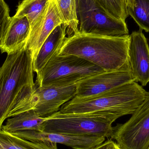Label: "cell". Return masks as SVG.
Returning <instances> with one entry per match:
<instances>
[{"label": "cell", "instance_id": "obj_18", "mask_svg": "<svg viewBox=\"0 0 149 149\" xmlns=\"http://www.w3.org/2000/svg\"><path fill=\"white\" fill-rule=\"evenodd\" d=\"M49 0H22L19 2L14 16H26L31 28L45 9Z\"/></svg>", "mask_w": 149, "mask_h": 149}, {"label": "cell", "instance_id": "obj_4", "mask_svg": "<svg viewBox=\"0 0 149 149\" xmlns=\"http://www.w3.org/2000/svg\"><path fill=\"white\" fill-rule=\"evenodd\" d=\"M118 118L104 113L62 114L47 117L41 125V132L79 136H102L112 138L113 123Z\"/></svg>", "mask_w": 149, "mask_h": 149}, {"label": "cell", "instance_id": "obj_11", "mask_svg": "<svg viewBox=\"0 0 149 149\" xmlns=\"http://www.w3.org/2000/svg\"><path fill=\"white\" fill-rule=\"evenodd\" d=\"M128 55L135 81L146 86L149 82V46L141 29L130 35Z\"/></svg>", "mask_w": 149, "mask_h": 149}, {"label": "cell", "instance_id": "obj_3", "mask_svg": "<svg viewBox=\"0 0 149 149\" xmlns=\"http://www.w3.org/2000/svg\"><path fill=\"white\" fill-rule=\"evenodd\" d=\"M33 63L26 48L8 55L0 68V130L21 90L35 84Z\"/></svg>", "mask_w": 149, "mask_h": 149}, {"label": "cell", "instance_id": "obj_26", "mask_svg": "<svg viewBox=\"0 0 149 149\" xmlns=\"http://www.w3.org/2000/svg\"><path fill=\"white\" fill-rule=\"evenodd\" d=\"M148 149H149V147H148Z\"/></svg>", "mask_w": 149, "mask_h": 149}, {"label": "cell", "instance_id": "obj_22", "mask_svg": "<svg viewBox=\"0 0 149 149\" xmlns=\"http://www.w3.org/2000/svg\"><path fill=\"white\" fill-rule=\"evenodd\" d=\"M116 145V143L112 140H108L91 149H115Z\"/></svg>", "mask_w": 149, "mask_h": 149}, {"label": "cell", "instance_id": "obj_7", "mask_svg": "<svg viewBox=\"0 0 149 149\" xmlns=\"http://www.w3.org/2000/svg\"><path fill=\"white\" fill-rule=\"evenodd\" d=\"M112 139L121 149H148L149 147V96L122 124L114 127Z\"/></svg>", "mask_w": 149, "mask_h": 149}, {"label": "cell", "instance_id": "obj_17", "mask_svg": "<svg viewBox=\"0 0 149 149\" xmlns=\"http://www.w3.org/2000/svg\"><path fill=\"white\" fill-rule=\"evenodd\" d=\"M67 27L68 36L79 32V21L76 12V0H55Z\"/></svg>", "mask_w": 149, "mask_h": 149}, {"label": "cell", "instance_id": "obj_9", "mask_svg": "<svg viewBox=\"0 0 149 149\" xmlns=\"http://www.w3.org/2000/svg\"><path fill=\"white\" fill-rule=\"evenodd\" d=\"M76 91V84L44 86L36 84L35 93L37 101L33 109L40 117H48L58 112L63 105L75 97Z\"/></svg>", "mask_w": 149, "mask_h": 149}, {"label": "cell", "instance_id": "obj_25", "mask_svg": "<svg viewBox=\"0 0 149 149\" xmlns=\"http://www.w3.org/2000/svg\"><path fill=\"white\" fill-rule=\"evenodd\" d=\"M0 149H3L2 148H1V147H0Z\"/></svg>", "mask_w": 149, "mask_h": 149}, {"label": "cell", "instance_id": "obj_16", "mask_svg": "<svg viewBox=\"0 0 149 149\" xmlns=\"http://www.w3.org/2000/svg\"><path fill=\"white\" fill-rule=\"evenodd\" d=\"M57 143L32 142L0 130V147L3 149H58Z\"/></svg>", "mask_w": 149, "mask_h": 149}, {"label": "cell", "instance_id": "obj_20", "mask_svg": "<svg viewBox=\"0 0 149 149\" xmlns=\"http://www.w3.org/2000/svg\"><path fill=\"white\" fill-rule=\"evenodd\" d=\"M109 15L119 20L126 21L129 16L124 0H95Z\"/></svg>", "mask_w": 149, "mask_h": 149}, {"label": "cell", "instance_id": "obj_24", "mask_svg": "<svg viewBox=\"0 0 149 149\" xmlns=\"http://www.w3.org/2000/svg\"><path fill=\"white\" fill-rule=\"evenodd\" d=\"M115 149H121L120 148V147H119V146H118V145H117V143H116V147Z\"/></svg>", "mask_w": 149, "mask_h": 149}, {"label": "cell", "instance_id": "obj_19", "mask_svg": "<svg viewBox=\"0 0 149 149\" xmlns=\"http://www.w3.org/2000/svg\"><path fill=\"white\" fill-rule=\"evenodd\" d=\"M127 8L140 29L149 33V0H130Z\"/></svg>", "mask_w": 149, "mask_h": 149}, {"label": "cell", "instance_id": "obj_8", "mask_svg": "<svg viewBox=\"0 0 149 149\" xmlns=\"http://www.w3.org/2000/svg\"><path fill=\"white\" fill-rule=\"evenodd\" d=\"M133 81H135L128 61L118 70L103 72L77 83L75 97H89Z\"/></svg>", "mask_w": 149, "mask_h": 149}, {"label": "cell", "instance_id": "obj_15", "mask_svg": "<svg viewBox=\"0 0 149 149\" xmlns=\"http://www.w3.org/2000/svg\"><path fill=\"white\" fill-rule=\"evenodd\" d=\"M46 118L40 117L34 109H31L9 118L1 130L9 134L26 130L41 131V125Z\"/></svg>", "mask_w": 149, "mask_h": 149}, {"label": "cell", "instance_id": "obj_10", "mask_svg": "<svg viewBox=\"0 0 149 149\" xmlns=\"http://www.w3.org/2000/svg\"><path fill=\"white\" fill-rule=\"evenodd\" d=\"M63 24V20L55 0H49L45 9L31 28L27 48L33 60L36 58L44 42L54 29Z\"/></svg>", "mask_w": 149, "mask_h": 149}, {"label": "cell", "instance_id": "obj_21", "mask_svg": "<svg viewBox=\"0 0 149 149\" xmlns=\"http://www.w3.org/2000/svg\"><path fill=\"white\" fill-rule=\"evenodd\" d=\"M11 18L8 4L4 0H0V45L9 26Z\"/></svg>", "mask_w": 149, "mask_h": 149}, {"label": "cell", "instance_id": "obj_2", "mask_svg": "<svg viewBox=\"0 0 149 149\" xmlns=\"http://www.w3.org/2000/svg\"><path fill=\"white\" fill-rule=\"evenodd\" d=\"M149 96L136 81L127 83L89 97H74L65 103L58 111L62 114L104 113L117 118L132 114Z\"/></svg>", "mask_w": 149, "mask_h": 149}, {"label": "cell", "instance_id": "obj_13", "mask_svg": "<svg viewBox=\"0 0 149 149\" xmlns=\"http://www.w3.org/2000/svg\"><path fill=\"white\" fill-rule=\"evenodd\" d=\"M30 31V24L26 16L11 17L0 45L1 53L9 55L27 48Z\"/></svg>", "mask_w": 149, "mask_h": 149}, {"label": "cell", "instance_id": "obj_5", "mask_svg": "<svg viewBox=\"0 0 149 149\" xmlns=\"http://www.w3.org/2000/svg\"><path fill=\"white\" fill-rule=\"evenodd\" d=\"M56 52L37 74L36 84L44 86H69L105 71L99 66L73 55Z\"/></svg>", "mask_w": 149, "mask_h": 149}, {"label": "cell", "instance_id": "obj_1", "mask_svg": "<svg viewBox=\"0 0 149 149\" xmlns=\"http://www.w3.org/2000/svg\"><path fill=\"white\" fill-rule=\"evenodd\" d=\"M130 35L107 36L78 32L66 37L58 56L73 55L105 71L118 70L128 61Z\"/></svg>", "mask_w": 149, "mask_h": 149}, {"label": "cell", "instance_id": "obj_14", "mask_svg": "<svg viewBox=\"0 0 149 149\" xmlns=\"http://www.w3.org/2000/svg\"><path fill=\"white\" fill-rule=\"evenodd\" d=\"M67 31L65 25L60 24L46 38L33 61L34 72L38 74L55 54L58 52L66 38Z\"/></svg>", "mask_w": 149, "mask_h": 149}, {"label": "cell", "instance_id": "obj_12", "mask_svg": "<svg viewBox=\"0 0 149 149\" xmlns=\"http://www.w3.org/2000/svg\"><path fill=\"white\" fill-rule=\"evenodd\" d=\"M15 136L32 142H50L63 144L74 149H91L103 143L102 136H79L36 130H26L10 134Z\"/></svg>", "mask_w": 149, "mask_h": 149}, {"label": "cell", "instance_id": "obj_6", "mask_svg": "<svg viewBox=\"0 0 149 149\" xmlns=\"http://www.w3.org/2000/svg\"><path fill=\"white\" fill-rule=\"evenodd\" d=\"M79 31L107 36L129 35L126 21L112 17L95 0H76Z\"/></svg>", "mask_w": 149, "mask_h": 149}, {"label": "cell", "instance_id": "obj_23", "mask_svg": "<svg viewBox=\"0 0 149 149\" xmlns=\"http://www.w3.org/2000/svg\"><path fill=\"white\" fill-rule=\"evenodd\" d=\"M124 1L126 2V5H127V6L130 3V0H124Z\"/></svg>", "mask_w": 149, "mask_h": 149}]
</instances>
